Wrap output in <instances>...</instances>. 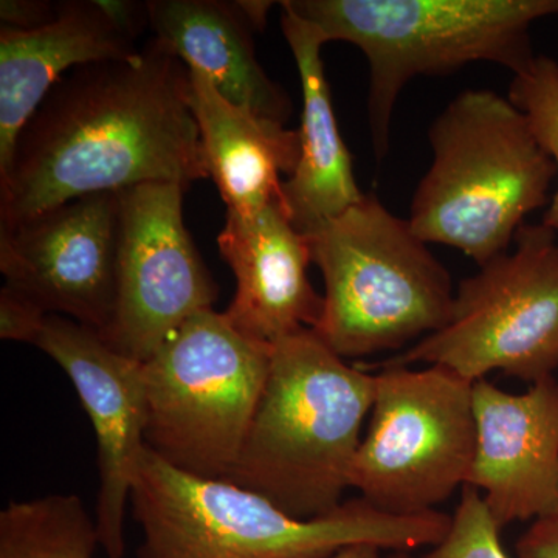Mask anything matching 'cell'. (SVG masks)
<instances>
[{
	"label": "cell",
	"mask_w": 558,
	"mask_h": 558,
	"mask_svg": "<svg viewBox=\"0 0 558 558\" xmlns=\"http://www.w3.org/2000/svg\"><path fill=\"white\" fill-rule=\"evenodd\" d=\"M208 179L190 69L157 39L130 60L70 70L0 175V227L98 193Z\"/></svg>",
	"instance_id": "obj_1"
},
{
	"label": "cell",
	"mask_w": 558,
	"mask_h": 558,
	"mask_svg": "<svg viewBox=\"0 0 558 558\" xmlns=\"http://www.w3.org/2000/svg\"><path fill=\"white\" fill-rule=\"evenodd\" d=\"M143 532L138 558H328L354 545L413 550L436 546L451 517L391 515L363 498L301 520L226 480L175 469L146 449L131 490Z\"/></svg>",
	"instance_id": "obj_2"
},
{
	"label": "cell",
	"mask_w": 558,
	"mask_h": 558,
	"mask_svg": "<svg viewBox=\"0 0 558 558\" xmlns=\"http://www.w3.org/2000/svg\"><path fill=\"white\" fill-rule=\"evenodd\" d=\"M376 399V376L348 365L312 329L277 341L230 483L301 520L339 509Z\"/></svg>",
	"instance_id": "obj_3"
},
{
	"label": "cell",
	"mask_w": 558,
	"mask_h": 558,
	"mask_svg": "<svg viewBox=\"0 0 558 558\" xmlns=\"http://www.w3.org/2000/svg\"><path fill=\"white\" fill-rule=\"evenodd\" d=\"M428 142L432 165L410 208L417 236L461 250L480 267L509 252L557 178L526 113L497 92L468 89L436 117Z\"/></svg>",
	"instance_id": "obj_4"
},
{
	"label": "cell",
	"mask_w": 558,
	"mask_h": 558,
	"mask_svg": "<svg viewBox=\"0 0 558 558\" xmlns=\"http://www.w3.org/2000/svg\"><path fill=\"white\" fill-rule=\"evenodd\" d=\"M326 44L359 47L369 65L368 119L377 160L387 156L400 92L416 76H440L470 62L521 75L537 54L531 27L558 14V0H286Z\"/></svg>",
	"instance_id": "obj_5"
},
{
	"label": "cell",
	"mask_w": 558,
	"mask_h": 558,
	"mask_svg": "<svg viewBox=\"0 0 558 558\" xmlns=\"http://www.w3.org/2000/svg\"><path fill=\"white\" fill-rule=\"evenodd\" d=\"M325 281L314 332L341 359L396 351L449 323L454 292L444 264L409 219L365 194L306 234Z\"/></svg>",
	"instance_id": "obj_6"
},
{
	"label": "cell",
	"mask_w": 558,
	"mask_h": 558,
	"mask_svg": "<svg viewBox=\"0 0 558 558\" xmlns=\"http://www.w3.org/2000/svg\"><path fill=\"white\" fill-rule=\"evenodd\" d=\"M271 344L213 310L186 319L145 365V442L175 469L227 480L269 377Z\"/></svg>",
	"instance_id": "obj_7"
},
{
	"label": "cell",
	"mask_w": 558,
	"mask_h": 558,
	"mask_svg": "<svg viewBox=\"0 0 558 558\" xmlns=\"http://www.w3.org/2000/svg\"><path fill=\"white\" fill-rule=\"evenodd\" d=\"M515 248L462 279L449 323L379 366L442 365L465 379L492 371L535 384L558 369V242L524 223Z\"/></svg>",
	"instance_id": "obj_8"
},
{
	"label": "cell",
	"mask_w": 558,
	"mask_h": 558,
	"mask_svg": "<svg viewBox=\"0 0 558 558\" xmlns=\"http://www.w3.org/2000/svg\"><path fill=\"white\" fill-rule=\"evenodd\" d=\"M473 384L442 365L384 366L349 487L391 515L436 510L468 483L476 451Z\"/></svg>",
	"instance_id": "obj_9"
},
{
	"label": "cell",
	"mask_w": 558,
	"mask_h": 558,
	"mask_svg": "<svg viewBox=\"0 0 558 558\" xmlns=\"http://www.w3.org/2000/svg\"><path fill=\"white\" fill-rule=\"evenodd\" d=\"M179 183L119 191L117 303L101 339L126 357L148 362L197 312L213 310L218 286L183 222Z\"/></svg>",
	"instance_id": "obj_10"
},
{
	"label": "cell",
	"mask_w": 558,
	"mask_h": 558,
	"mask_svg": "<svg viewBox=\"0 0 558 558\" xmlns=\"http://www.w3.org/2000/svg\"><path fill=\"white\" fill-rule=\"evenodd\" d=\"M119 240V193L90 194L0 227L5 288L102 333L116 314Z\"/></svg>",
	"instance_id": "obj_11"
},
{
	"label": "cell",
	"mask_w": 558,
	"mask_h": 558,
	"mask_svg": "<svg viewBox=\"0 0 558 558\" xmlns=\"http://www.w3.org/2000/svg\"><path fill=\"white\" fill-rule=\"evenodd\" d=\"M35 347L65 371L89 414L101 475L98 537L108 558H123L124 509L148 449L145 365L110 348L97 330L60 315H49Z\"/></svg>",
	"instance_id": "obj_12"
},
{
	"label": "cell",
	"mask_w": 558,
	"mask_h": 558,
	"mask_svg": "<svg viewBox=\"0 0 558 558\" xmlns=\"http://www.w3.org/2000/svg\"><path fill=\"white\" fill-rule=\"evenodd\" d=\"M476 451L465 486L484 492L499 527L558 513V381L523 395L473 384Z\"/></svg>",
	"instance_id": "obj_13"
},
{
	"label": "cell",
	"mask_w": 558,
	"mask_h": 558,
	"mask_svg": "<svg viewBox=\"0 0 558 558\" xmlns=\"http://www.w3.org/2000/svg\"><path fill=\"white\" fill-rule=\"evenodd\" d=\"M218 247L236 278V295L223 315L238 332L274 347L318 325L325 301L307 275L310 242L282 201L253 213L227 209Z\"/></svg>",
	"instance_id": "obj_14"
},
{
	"label": "cell",
	"mask_w": 558,
	"mask_h": 558,
	"mask_svg": "<svg viewBox=\"0 0 558 558\" xmlns=\"http://www.w3.org/2000/svg\"><path fill=\"white\" fill-rule=\"evenodd\" d=\"M138 51L97 0H64L57 20L36 31L0 28V175L9 170L21 131L62 76Z\"/></svg>",
	"instance_id": "obj_15"
},
{
	"label": "cell",
	"mask_w": 558,
	"mask_h": 558,
	"mask_svg": "<svg viewBox=\"0 0 558 558\" xmlns=\"http://www.w3.org/2000/svg\"><path fill=\"white\" fill-rule=\"evenodd\" d=\"M281 27L299 68L303 92L301 154L296 170L282 183V204L303 234L336 219L365 197L351 154L341 138L322 49L326 40L311 22L282 5Z\"/></svg>",
	"instance_id": "obj_16"
},
{
	"label": "cell",
	"mask_w": 558,
	"mask_h": 558,
	"mask_svg": "<svg viewBox=\"0 0 558 558\" xmlns=\"http://www.w3.org/2000/svg\"><path fill=\"white\" fill-rule=\"evenodd\" d=\"M148 5L154 39L189 68L201 70L226 100L286 124L292 102L259 64L256 28L240 2L149 0Z\"/></svg>",
	"instance_id": "obj_17"
},
{
	"label": "cell",
	"mask_w": 558,
	"mask_h": 558,
	"mask_svg": "<svg viewBox=\"0 0 558 558\" xmlns=\"http://www.w3.org/2000/svg\"><path fill=\"white\" fill-rule=\"evenodd\" d=\"M190 69V105L199 126L208 178L227 209L253 213L282 201L301 154L300 132L238 108L201 70Z\"/></svg>",
	"instance_id": "obj_18"
},
{
	"label": "cell",
	"mask_w": 558,
	"mask_h": 558,
	"mask_svg": "<svg viewBox=\"0 0 558 558\" xmlns=\"http://www.w3.org/2000/svg\"><path fill=\"white\" fill-rule=\"evenodd\" d=\"M97 523L75 495L11 502L0 513V558H94Z\"/></svg>",
	"instance_id": "obj_19"
},
{
	"label": "cell",
	"mask_w": 558,
	"mask_h": 558,
	"mask_svg": "<svg viewBox=\"0 0 558 558\" xmlns=\"http://www.w3.org/2000/svg\"><path fill=\"white\" fill-rule=\"evenodd\" d=\"M509 98L526 113L539 143L556 163L557 190L542 223L558 231V62L538 54L526 72L513 76Z\"/></svg>",
	"instance_id": "obj_20"
},
{
	"label": "cell",
	"mask_w": 558,
	"mask_h": 558,
	"mask_svg": "<svg viewBox=\"0 0 558 558\" xmlns=\"http://www.w3.org/2000/svg\"><path fill=\"white\" fill-rule=\"evenodd\" d=\"M499 531L501 527L480 490L464 486L449 532L433 546L427 558H509L502 549Z\"/></svg>",
	"instance_id": "obj_21"
},
{
	"label": "cell",
	"mask_w": 558,
	"mask_h": 558,
	"mask_svg": "<svg viewBox=\"0 0 558 558\" xmlns=\"http://www.w3.org/2000/svg\"><path fill=\"white\" fill-rule=\"evenodd\" d=\"M49 314L3 286L0 292V337L35 344Z\"/></svg>",
	"instance_id": "obj_22"
},
{
	"label": "cell",
	"mask_w": 558,
	"mask_h": 558,
	"mask_svg": "<svg viewBox=\"0 0 558 558\" xmlns=\"http://www.w3.org/2000/svg\"><path fill=\"white\" fill-rule=\"evenodd\" d=\"M61 2L47 0H2L0 21L2 27L14 31H36L57 20Z\"/></svg>",
	"instance_id": "obj_23"
},
{
	"label": "cell",
	"mask_w": 558,
	"mask_h": 558,
	"mask_svg": "<svg viewBox=\"0 0 558 558\" xmlns=\"http://www.w3.org/2000/svg\"><path fill=\"white\" fill-rule=\"evenodd\" d=\"M97 5L112 22L113 27L134 43L146 32V28H150L148 2L97 0Z\"/></svg>",
	"instance_id": "obj_24"
},
{
	"label": "cell",
	"mask_w": 558,
	"mask_h": 558,
	"mask_svg": "<svg viewBox=\"0 0 558 558\" xmlns=\"http://www.w3.org/2000/svg\"><path fill=\"white\" fill-rule=\"evenodd\" d=\"M515 550L519 558H558V513L534 520Z\"/></svg>",
	"instance_id": "obj_25"
},
{
	"label": "cell",
	"mask_w": 558,
	"mask_h": 558,
	"mask_svg": "<svg viewBox=\"0 0 558 558\" xmlns=\"http://www.w3.org/2000/svg\"><path fill=\"white\" fill-rule=\"evenodd\" d=\"M242 11H244L245 16L248 17L250 22H252L253 27L256 31H263L264 25L267 22V13H269L271 3L270 2H256V0H252V2H240Z\"/></svg>",
	"instance_id": "obj_26"
},
{
	"label": "cell",
	"mask_w": 558,
	"mask_h": 558,
	"mask_svg": "<svg viewBox=\"0 0 558 558\" xmlns=\"http://www.w3.org/2000/svg\"><path fill=\"white\" fill-rule=\"evenodd\" d=\"M380 548L373 545H354L339 550L328 558H379Z\"/></svg>",
	"instance_id": "obj_27"
},
{
	"label": "cell",
	"mask_w": 558,
	"mask_h": 558,
	"mask_svg": "<svg viewBox=\"0 0 558 558\" xmlns=\"http://www.w3.org/2000/svg\"><path fill=\"white\" fill-rule=\"evenodd\" d=\"M389 558H413V557H411L410 554L407 553V550H396V553L392 554V556Z\"/></svg>",
	"instance_id": "obj_28"
}]
</instances>
